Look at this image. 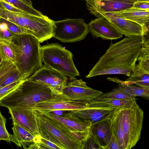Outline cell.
Returning a JSON list of instances; mask_svg holds the SVG:
<instances>
[{
  "instance_id": "cell-1",
  "label": "cell",
  "mask_w": 149,
  "mask_h": 149,
  "mask_svg": "<svg viewBox=\"0 0 149 149\" xmlns=\"http://www.w3.org/2000/svg\"><path fill=\"white\" fill-rule=\"evenodd\" d=\"M144 40L143 36H135L126 37L115 43L111 42L85 77L111 74L130 76L135 69Z\"/></svg>"
},
{
  "instance_id": "cell-2",
  "label": "cell",
  "mask_w": 149,
  "mask_h": 149,
  "mask_svg": "<svg viewBox=\"0 0 149 149\" xmlns=\"http://www.w3.org/2000/svg\"><path fill=\"white\" fill-rule=\"evenodd\" d=\"M33 110L39 135L60 149H83V141L86 133L70 130L60 122L40 110Z\"/></svg>"
},
{
  "instance_id": "cell-3",
  "label": "cell",
  "mask_w": 149,
  "mask_h": 149,
  "mask_svg": "<svg viewBox=\"0 0 149 149\" xmlns=\"http://www.w3.org/2000/svg\"><path fill=\"white\" fill-rule=\"evenodd\" d=\"M8 41L15 54V64L26 79L43 66L41 59L40 42L35 37L28 34L15 35Z\"/></svg>"
},
{
  "instance_id": "cell-4",
  "label": "cell",
  "mask_w": 149,
  "mask_h": 149,
  "mask_svg": "<svg viewBox=\"0 0 149 149\" xmlns=\"http://www.w3.org/2000/svg\"><path fill=\"white\" fill-rule=\"evenodd\" d=\"M56 95L47 85L28 78L0 101V106L7 108L32 109L37 104L51 99Z\"/></svg>"
},
{
  "instance_id": "cell-5",
  "label": "cell",
  "mask_w": 149,
  "mask_h": 149,
  "mask_svg": "<svg viewBox=\"0 0 149 149\" xmlns=\"http://www.w3.org/2000/svg\"><path fill=\"white\" fill-rule=\"evenodd\" d=\"M41 59L45 66L53 69L74 79L80 75L73 62V54L58 43L48 44L40 47Z\"/></svg>"
},
{
  "instance_id": "cell-6",
  "label": "cell",
  "mask_w": 149,
  "mask_h": 149,
  "mask_svg": "<svg viewBox=\"0 0 149 149\" xmlns=\"http://www.w3.org/2000/svg\"><path fill=\"white\" fill-rule=\"evenodd\" d=\"M121 110L125 149H130L136 145L141 138L143 111L136 102L121 108Z\"/></svg>"
},
{
  "instance_id": "cell-7",
  "label": "cell",
  "mask_w": 149,
  "mask_h": 149,
  "mask_svg": "<svg viewBox=\"0 0 149 149\" xmlns=\"http://www.w3.org/2000/svg\"><path fill=\"white\" fill-rule=\"evenodd\" d=\"M54 24L53 37L64 43L83 40L89 32L88 24L81 18L54 21Z\"/></svg>"
},
{
  "instance_id": "cell-8",
  "label": "cell",
  "mask_w": 149,
  "mask_h": 149,
  "mask_svg": "<svg viewBox=\"0 0 149 149\" xmlns=\"http://www.w3.org/2000/svg\"><path fill=\"white\" fill-rule=\"evenodd\" d=\"M88 106V102L72 100L63 93L37 104L32 109L47 112L62 110L70 111L85 109Z\"/></svg>"
},
{
  "instance_id": "cell-9",
  "label": "cell",
  "mask_w": 149,
  "mask_h": 149,
  "mask_svg": "<svg viewBox=\"0 0 149 149\" xmlns=\"http://www.w3.org/2000/svg\"><path fill=\"white\" fill-rule=\"evenodd\" d=\"M28 78L47 85L56 95L63 93L64 87L69 79L67 76L43 65Z\"/></svg>"
},
{
  "instance_id": "cell-10",
  "label": "cell",
  "mask_w": 149,
  "mask_h": 149,
  "mask_svg": "<svg viewBox=\"0 0 149 149\" xmlns=\"http://www.w3.org/2000/svg\"><path fill=\"white\" fill-rule=\"evenodd\" d=\"M102 93L100 91L88 86L82 79H69L63 90V94L70 99L88 103Z\"/></svg>"
},
{
  "instance_id": "cell-11",
  "label": "cell",
  "mask_w": 149,
  "mask_h": 149,
  "mask_svg": "<svg viewBox=\"0 0 149 149\" xmlns=\"http://www.w3.org/2000/svg\"><path fill=\"white\" fill-rule=\"evenodd\" d=\"M89 32L94 38L104 40H116L122 38L120 33L105 17L101 16L89 22Z\"/></svg>"
},
{
  "instance_id": "cell-12",
  "label": "cell",
  "mask_w": 149,
  "mask_h": 149,
  "mask_svg": "<svg viewBox=\"0 0 149 149\" xmlns=\"http://www.w3.org/2000/svg\"><path fill=\"white\" fill-rule=\"evenodd\" d=\"M13 123L18 125L34 136L39 135L33 110L20 108H8Z\"/></svg>"
},
{
  "instance_id": "cell-13",
  "label": "cell",
  "mask_w": 149,
  "mask_h": 149,
  "mask_svg": "<svg viewBox=\"0 0 149 149\" xmlns=\"http://www.w3.org/2000/svg\"><path fill=\"white\" fill-rule=\"evenodd\" d=\"M112 134L109 121L106 116L103 119L92 124L89 135L99 149H105Z\"/></svg>"
},
{
  "instance_id": "cell-14",
  "label": "cell",
  "mask_w": 149,
  "mask_h": 149,
  "mask_svg": "<svg viewBox=\"0 0 149 149\" xmlns=\"http://www.w3.org/2000/svg\"><path fill=\"white\" fill-rule=\"evenodd\" d=\"M41 111L61 123L70 131L75 133L88 132L92 124L90 120L81 119L73 114L70 112L61 116L50 112Z\"/></svg>"
},
{
  "instance_id": "cell-15",
  "label": "cell",
  "mask_w": 149,
  "mask_h": 149,
  "mask_svg": "<svg viewBox=\"0 0 149 149\" xmlns=\"http://www.w3.org/2000/svg\"><path fill=\"white\" fill-rule=\"evenodd\" d=\"M115 16L135 22L143 28L144 35L149 34V10L132 8L115 12H109Z\"/></svg>"
},
{
  "instance_id": "cell-16",
  "label": "cell",
  "mask_w": 149,
  "mask_h": 149,
  "mask_svg": "<svg viewBox=\"0 0 149 149\" xmlns=\"http://www.w3.org/2000/svg\"><path fill=\"white\" fill-rule=\"evenodd\" d=\"M114 109L111 107L89 106L85 109L70 111L81 119L90 120L93 124L105 118Z\"/></svg>"
},
{
  "instance_id": "cell-17",
  "label": "cell",
  "mask_w": 149,
  "mask_h": 149,
  "mask_svg": "<svg viewBox=\"0 0 149 149\" xmlns=\"http://www.w3.org/2000/svg\"><path fill=\"white\" fill-rule=\"evenodd\" d=\"M107 79L127 86L135 84L137 86L149 89V72L146 70L139 62L136 64L133 73L125 81H121L117 78L108 77Z\"/></svg>"
},
{
  "instance_id": "cell-18",
  "label": "cell",
  "mask_w": 149,
  "mask_h": 149,
  "mask_svg": "<svg viewBox=\"0 0 149 149\" xmlns=\"http://www.w3.org/2000/svg\"><path fill=\"white\" fill-rule=\"evenodd\" d=\"M121 108H114L106 117L109 121L112 133L116 137L120 149H125L121 123Z\"/></svg>"
},
{
  "instance_id": "cell-19",
  "label": "cell",
  "mask_w": 149,
  "mask_h": 149,
  "mask_svg": "<svg viewBox=\"0 0 149 149\" xmlns=\"http://www.w3.org/2000/svg\"><path fill=\"white\" fill-rule=\"evenodd\" d=\"M94 4L106 12H115L131 8L136 0H91Z\"/></svg>"
},
{
  "instance_id": "cell-20",
  "label": "cell",
  "mask_w": 149,
  "mask_h": 149,
  "mask_svg": "<svg viewBox=\"0 0 149 149\" xmlns=\"http://www.w3.org/2000/svg\"><path fill=\"white\" fill-rule=\"evenodd\" d=\"M13 134L11 135V141L18 146L29 149L34 143L35 136L17 124L13 123Z\"/></svg>"
},
{
  "instance_id": "cell-21",
  "label": "cell",
  "mask_w": 149,
  "mask_h": 149,
  "mask_svg": "<svg viewBox=\"0 0 149 149\" xmlns=\"http://www.w3.org/2000/svg\"><path fill=\"white\" fill-rule=\"evenodd\" d=\"M110 91L102 93L99 97L136 101V99L128 86L121 83Z\"/></svg>"
},
{
  "instance_id": "cell-22",
  "label": "cell",
  "mask_w": 149,
  "mask_h": 149,
  "mask_svg": "<svg viewBox=\"0 0 149 149\" xmlns=\"http://www.w3.org/2000/svg\"><path fill=\"white\" fill-rule=\"evenodd\" d=\"M136 102L111 98L98 97L92 100L88 103V106H108L114 108H121L129 106Z\"/></svg>"
},
{
  "instance_id": "cell-23",
  "label": "cell",
  "mask_w": 149,
  "mask_h": 149,
  "mask_svg": "<svg viewBox=\"0 0 149 149\" xmlns=\"http://www.w3.org/2000/svg\"><path fill=\"white\" fill-rule=\"evenodd\" d=\"M144 40L137 61L147 71L149 72V40L145 36H143Z\"/></svg>"
},
{
  "instance_id": "cell-24",
  "label": "cell",
  "mask_w": 149,
  "mask_h": 149,
  "mask_svg": "<svg viewBox=\"0 0 149 149\" xmlns=\"http://www.w3.org/2000/svg\"><path fill=\"white\" fill-rule=\"evenodd\" d=\"M26 79L17 68L8 72L0 78V88L13 82Z\"/></svg>"
},
{
  "instance_id": "cell-25",
  "label": "cell",
  "mask_w": 149,
  "mask_h": 149,
  "mask_svg": "<svg viewBox=\"0 0 149 149\" xmlns=\"http://www.w3.org/2000/svg\"><path fill=\"white\" fill-rule=\"evenodd\" d=\"M0 52L3 61H9L15 64V54L8 41L0 40Z\"/></svg>"
},
{
  "instance_id": "cell-26",
  "label": "cell",
  "mask_w": 149,
  "mask_h": 149,
  "mask_svg": "<svg viewBox=\"0 0 149 149\" xmlns=\"http://www.w3.org/2000/svg\"><path fill=\"white\" fill-rule=\"evenodd\" d=\"M8 3L27 13L38 16L43 17V14L39 11L28 5L19 0H2Z\"/></svg>"
},
{
  "instance_id": "cell-27",
  "label": "cell",
  "mask_w": 149,
  "mask_h": 149,
  "mask_svg": "<svg viewBox=\"0 0 149 149\" xmlns=\"http://www.w3.org/2000/svg\"><path fill=\"white\" fill-rule=\"evenodd\" d=\"M60 149L55 144L42 137L39 135L35 136L34 143L29 149Z\"/></svg>"
},
{
  "instance_id": "cell-28",
  "label": "cell",
  "mask_w": 149,
  "mask_h": 149,
  "mask_svg": "<svg viewBox=\"0 0 149 149\" xmlns=\"http://www.w3.org/2000/svg\"><path fill=\"white\" fill-rule=\"evenodd\" d=\"M6 120L0 111V141L4 140L10 142L12 135L8 133L6 129Z\"/></svg>"
},
{
  "instance_id": "cell-29",
  "label": "cell",
  "mask_w": 149,
  "mask_h": 149,
  "mask_svg": "<svg viewBox=\"0 0 149 149\" xmlns=\"http://www.w3.org/2000/svg\"><path fill=\"white\" fill-rule=\"evenodd\" d=\"M0 22L5 23L8 29L15 35L28 34L27 31L22 27L0 17Z\"/></svg>"
},
{
  "instance_id": "cell-30",
  "label": "cell",
  "mask_w": 149,
  "mask_h": 149,
  "mask_svg": "<svg viewBox=\"0 0 149 149\" xmlns=\"http://www.w3.org/2000/svg\"><path fill=\"white\" fill-rule=\"evenodd\" d=\"M128 86L135 96H140L149 100V89L133 85Z\"/></svg>"
},
{
  "instance_id": "cell-31",
  "label": "cell",
  "mask_w": 149,
  "mask_h": 149,
  "mask_svg": "<svg viewBox=\"0 0 149 149\" xmlns=\"http://www.w3.org/2000/svg\"><path fill=\"white\" fill-rule=\"evenodd\" d=\"M15 35L5 23L0 22V40L9 41Z\"/></svg>"
},
{
  "instance_id": "cell-32",
  "label": "cell",
  "mask_w": 149,
  "mask_h": 149,
  "mask_svg": "<svg viewBox=\"0 0 149 149\" xmlns=\"http://www.w3.org/2000/svg\"><path fill=\"white\" fill-rule=\"evenodd\" d=\"M24 80L13 82L0 88V101L4 97L15 90Z\"/></svg>"
},
{
  "instance_id": "cell-33",
  "label": "cell",
  "mask_w": 149,
  "mask_h": 149,
  "mask_svg": "<svg viewBox=\"0 0 149 149\" xmlns=\"http://www.w3.org/2000/svg\"><path fill=\"white\" fill-rule=\"evenodd\" d=\"M0 1L1 4L4 8L5 9H6L8 11L22 13H27L26 12L24 11L17 8H16L14 7L13 5L8 3L2 0H0Z\"/></svg>"
},
{
  "instance_id": "cell-34",
  "label": "cell",
  "mask_w": 149,
  "mask_h": 149,
  "mask_svg": "<svg viewBox=\"0 0 149 149\" xmlns=\"http://www.w3.org/2000/svg\"><path fill=\"white\" fill-rule=\"evenodd\" d=\"M105 149H120L116 139L113 134L111 139Z\"/></svg>"
},
{
  "instance_id": "cell-35",
  "label": "cell",
  "mask_w": 149,
  "mask_h": 149,
  "mask_svg": "<svg viewBox=\"0 0 149 149\" xmlns=\"http://www.w3.org/2000/svg\"><path fill=\"white\" fill-rule=\"evenodd\" d=\"M132 8L143 10H149V2L136 1Z\"/></svg>"
},
{
  "instance_id": "cell-36",
  "label": "cell",
  "mask_w": 149,
  "mask_h": 149,
  "mask_svg": "<svg viewBox=\"0 0 149 149\" xmlns=\"http://www.w3.org/2000/svg\"><path fill=\"white\" fill-rule=\"evenodd\" d=\"M31 7H33L31 0H19Z\"/></svg>"
},
{
  "instance_id": "cell-37",
  "label": "cell",
  "mask_w": 149,
  "mask_h": 149,
  "mask_svg": "<svg viewBox=\"0 0 149 149\" xmlns=\"http://www.w3.org/2000/svg\"><path fill=\"white\" fill-rule=\"evenodd\" d=\"M3 60L1 54L0 52V65H1V63H2Z\"/></svg>"
},
{
  "instance_id": "cell-38",
  "label": "cell",
  "mask_w": 149,
  "mask_h": 149,
  "mask_svg": "<svg viewBox=\"0 0 149 149\" xmlns=\"http://www.w3.org/2000/svg\"><path fill=\"white\" fill-rule=\"evenodd\" d=\"M136 1L149 2V0H136Z\"/></svg>"
},
{
  "instance_id": "cell-39",
  "label": "cell",
  "mask_w": 149,
  "mask_h": 149,
  "mask_svg": "<svg viewBox=\"0 0 149 149\" xmlns=\"http://www.w3.org/2000/svg\"><path fill=\"white\" fill-rule=\"evenodd\" d=\"M0 8L3 9H5L4 8L1 4L0 1Z\"/></svg>"
},
{
  "instance_id": "cell-40",
  "label": "cell",
  "mask_w": 149,
  "mask_h": 149,
  "mask_svg": "<svg viewBox=\"0 0 149 149\" xmlns=\"http://www.w3.org/2000/svg\"></svg>"
}]
</instances>
